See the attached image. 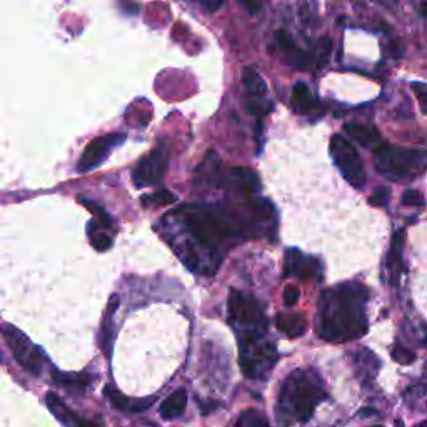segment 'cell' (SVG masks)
I'll return each instance as SVG.
<instances>
[{"mask_svg": "<svg viewBox=\"0 0 427 427\" xmlns=\"http://www.w3.org/2000/svg\"><path fill=\"white\" fill-rule=\"evenodd\" d=\"M200 3L205 7V9L212 10L214 12V10L220 9V5L224 3V0H200Z\"/></svg>", "mask_w": 427, "mask_h": 427, "instance_id": "d6a6232c", "label": "cell"}, {"mask_svg": "<svg viewBox=\"0 0 427 427\" xmlns=\"http://www.w3.org/2000/svg\"><path fill=\"white\" fill-rule=\"evenodd\" d=\"M176 200L177 197L167 189H159L152 194H147V196H143L141 199L143 207H162V205L174 204Z\"/></svg>", "mask_w": 427, "mask_h": 427, "instance_id": "603a6c76", "label": "cell"}, {"mask_svg": "<svg viewBox=\"0 0 427 427\" xmlns=\"http://www.w3.org/2000/svg\"><path fill=\"white\" fill-rule=\"evenodd\" d=\"M126 141L124 134H107L102 137H97L85 147L84 154L80 155L79 164H77V170L79 172H89V170L95 169L102 164L112 152L114 147H117Z\"/></svg>", "mask_w": 427, "mask_h": 427, "instance_id": "ba28073f", "label": "cell"}, {"mask_svg": "<svg viewBox=\"0 0 427 427\" xmlns=\"http://www.w3.org/2000/svg\"><path fill=\"white\" fill-rule=\"evenodd\" d=\"M2 336L5 337L7 345L10 347L12 354L21 366L30 372V374L41 376L42 369H44L45 357L42 354V351L36 347L29 339H27L25 334H22L19 329H15L14 325H2L0 329Z\"/></svg>", "mask_w": 427, "mask_h": 427, "instance_id": "52a82bcc", "label": "cell"}, {"mask_svg": "<svg viewBox=\"0 0 427 427\" xmlns=\"http://www.w3.org/2000/svg\"><path fill=\"white\" fill-rule=\"evenodd\" d=\"M415 427H427V421H426V422H422V424H419V426H415Z\"/></svg>", "mask_w": 427, "mask_h": 427, "instance_id": "d590c367", "label": "cell"}, {"mask_svg": "<svg viewBox=\"0 0 427 427\" xmlns=\"http://www.w3.org/2000/svg\"><path fill=\"white\" fill-rule=\"evenodd\" d=\"M374 165L380 176L389 181H411L427 169V152L384 143L376 150Z\"/></svg>", "mask_w": 427, "mask_h": 427, "instance_id": "3957f363", "label": "cell"}, {"mask_svg": "<svg viewBox=\"0 0 427 427\" xmlns=\"http://www.w3.org/2000/svg\"><path fill=\"white\" fill-rule=\"evenodd\" d=\"M372 414H376V411H374V409H364V411H360V415H372Z\"/></svg>", "mask_w": 427, "mask_h": 427, "instance_id": "e575fe53", "label": "cell"}, {"mask_svg": "<svg viewBox=\"0 0 427 427\" xmlns=\"http://www.w3.org/2000/svg\"><path fill=\"white\" fill-rule=\"evenodd\" d=\"M413 91L415 97H417V102L421 106V111L427 115V84L415 82L413 84Z\"/></svg>", "mask_w": 427, "mask_h": 427, "instance_id": "f1b7e54d", "label": "cell"}, {"mask_svg": "<svg viewBox=\"0 0 427 427\" xmlns=\"http://www.w3.org/2000/svg\"><path fill=\"white\" fill-rule=\"evenodd\" d=\"M366 286L347 282L325 289L319 297L317 334L329 343H347L367 332Z\"/></svg>", "mask_w": 427, "mask_h": 427, "instance_id": "6da1fadb", "label": "cell"}, {"mask_svg": "<svg viewBox=\"0 0 427 427\" xmlns=\"http://www.w3.org/2000/svg\"><path fill=\"white\" fill-rule=\"evenodd\" d=\"M292 100H294V104H296V107L299 108V111L305 112V114L316 108V100H314L312 92H310V89L305 84L294 85Z\"/></svg>", "mask_w": 427, "mask_h": 427, "instance_id": "7402d4cb", "label": "cell"}, {"mask_svg": "<svg viewBox=\"0 0 427 427\" xmlns=\"http://www.w3.org/2000/svg\"><path fill=\"white\" fill-rule=\"evenodd\" d=\"M275 325L287 337L296 339V337H301L305 332V329H308V319H305V316L302 312L277 314Z\"/></svg>", "mask_w": 427, "mask_h": 427, "instance_id": "5bb4252c", "label": "cell"}, {"mask_svg": "<svg viewBox=\"0 0 427 427\" xmlns=\"http://www.w3.org/2000/svg\"><path fill=\"white\" fill-rule=\"evenodd\" d=\"M242 82L246 87L247 94H249L251 100H257L262 102L267 97V84L262 79L261 73L255 71L254 67H246L242 71Z\"/></svg>", "mask_w": 427, "mask_h": 427, "instance_id": "e0dca14e", "label": "cell"}, {"mask_svg": "<svg viewBox=\"0 0 427 427\" xmlns=\"http://www.w3.org/2000/svg\"><path fill=\"white\" fill-rule=\"evenodd\" d=\"M389 197H391V190L387 187H379L374 190V194H372L371 197V204L378 205V207H386L387 202H389Z\"/></svg>", "mask_w": 427, "mask_h": 427, "instance_id": "83f0119b", "label": "cell"}, {"mask_svg": "<svg viewBox=\"0 0 427 427\" xmlns=\"http://www.w3.org/2000/svg\"><path fill=\"white\" fill-rule=\"evenodd\" d=\"M325 399L322 379L312 369H297L282 384L277 401V417L282 424L308 422Z\"/></svg>", "mask_w": 427, "mask_h": 427, "instance_id": "7a4b0ae2", "label": "cell"}, {"mask_svg": "<svg viewBox=\"0 0 427 427\" xmlns=\"http://www.w3.org/2000/svg\"><path fill=\"white\" fill-rule=\"evenodd\" d=\"M331 155L337 169L352 187L362 189L366 184V170L356 147L345 141L343 135H334L331 141Z\"/></svg>", "mask_w": 427, "mask_h": 427, "instance_id": "8992f818", "label": "cell"}, {"mask_svg": "<svg viewBox=\"0 0 427 427\" xmlns=\"http://www.w3.org/2000/svg\"><path fill=\"white\" fill-rule=\"evenodd\" d=\"M87 235L89 240H91V246L99 252L108 251L112 247V242H114L111 235L104 231V227L99 226L95 220H91V222L87 224Z\"/></svg>", "mask_w": 427, "mask_h": 427, "instance_id": "44dd1931", "label": "cell"}, {"mask_svg": "<svg viewBox=\"0 0 427 427\" xmlns=\"http://www.w3.org/2000/svg\"><path fill=\"white\" fill-rule=\"evenodd\" d=\"M45 402H47L50 413L56 415L59 421L64 422L67 427H104L102 419H100V421H89V419L80 417L79 414H76L73 411L69 409V407L65 406V402L62 401L56 392H47Z\"/></svg>", "mask_w": 427, "mask_h": 427, "instance_id": "7c38bea8", "label": "cell"}, {"mask_svg": "<svg viewBox=\"0 0 427 427\" xmlns=\"http://www.w3.org/2000/svg\"><path fill=\"white\" fill-rule=\"evenodd\" d=\"M402 244H404V231H395L392 235L391 242V251L387 254V267L392 273V282H395L399 273H401L402 267Z\"/></svg>", "mask_w": 427, "mask_h": 427, "instance_id": "d6986e66", "label": "cell"}, {"mask_svg": "<svg viewBox=\"0 0 427 427\" xmlns=\"http://www.w3.org/2000/svg\"><path fill=\"white\" fill-rule=\"evenodd\" d=\"M229 321L238 334L267 331V319L257 301L249 294L232 289L229 292Z\"/></svg>", "mask_w": 427, "mask_h": 427, "instance_id": "5b68a950", "label": "cell"}, {"mask_svg": "<svg viewBox=\"0 0 427 427\" xmlns=\"http://www.w3.org/2000/svg\"><path fill=\"white\" fill-rule=\"evenodd\" d=\"M185 407H187V392L185 389H177L161 404L159 413L165 421H174L185 413Z\"/></svg>", "mask_w": 427, "mask_h": 427, "instance_id": "2e32d148", "label": "cell"}, {"mask_svg": "<svg viewBox=\"0 0 427 427\" xmlns=\"http://www.w3.org/2000/svg\"><path fill=\"white\" fill-rule=\"evenodd\" d=\"M167 169V155L162 149H155L141 159L132 172V181L137 187H147L162 181Z\"/></svg>", "mask_w": 427, "mask_h": 427, "instance_id": "9c48e42d", "label": "cell"}, {"mask_svg": "<svg viewBox=\"0 0 427 427\" xmlns=\"http://www.w3.org/2000/svg\"><path fill=\"white\" fill-rule=\"evenodd\" d=\"M402 204L411 205V207H417V205L424 204V199H422L421 192H417V190H407L402 197Z\"/></svg>", "mask_w": 427, "mask_h": 427, "instance_id": "4dcf8cb0", "label": "cell"}, {"mask_svg": "<svg viewBox=\"0 0 427 427\" xmlns=\"http://www.w3.org/2000/svg\"><path fill=\"white\" fill-rule=\"evenodd\" d=\"M284 273L286 275H294L302 281H310L321 275V262L314 257H308L301 251L290 249L286 252Z\"/></svg>", "mask_w": 427, "mask_h": 427, "instance_id": "8fae6325", "label": "cell"}, {"mask_svg": "<svg viewBox=\"0 0 427 427\" xmlns=\"http://www.w3.org/2000/svg\"><path fill=\"white\" fill-rule=\"evenodd\" d=\"M235 427H270V426H269V422L266 421V417L259 413V411L251 409L240 414Z\"/></svg>", "mask_w": 427, "mask_h": 427, "instance_id": "484cf974", "label": "cell"}, {"mask_svg": "<svg viewBox=\"0 0 427 427\" xmlns=\"http://www.w3.org/2000/svg\"><path fill=\"white\" fill-rule=\"evenodd\" d=\"M284 304L287 305V308H292V305H296L299 302V299H301V290H299V287L296 286H287L284 289Z\"/></svg>", "mask_w": 427, "mask_h": 427, "instance_id": "f546056e", "label": "cell"}, {"mask_svg": "<svg viewBox=\"0 0 427 427\" xmlns=\"http://www.w3.org/2000/svg\"><path fill=\"white\" fill-rule=\"evenodd\" d=\"M219 407V402L216 401H204L200 402V413L202 414H211L212 411H216Z\"/></svg>", "mask_w": 427, "mask_h": 427, "instance_id": "1f68e13d", "label": "cell"}, {"mask_svg": "<svg viewBox=\"0 0 427 427\" xmlns=\"http://www.w3.org/2000/svg\"><path fill=\"white\" fill-rule=\"evenodd\" d=\"M119 308V297L112 296L108 302L106 316H104L102 327H100V347H102L106 357H111L112 352V339H114V314Z\"/></svg>", "mask_w": 427, "mask_h": 427, "instance_id": "9a60e30c", "label": "cell"}, {"mask_svg": "<svg viewBox=\"0 0 427 427\" xmlns=\"http://www.w3.org/2000/svg\"><path fill=\"white\" fill-rule=\"evenodd\" d=\"M106 395L115 409L122 411V413H130V414L143 413V411L149 409V407L155 402V397H152V395H150V397H143V399H129L124 394H120L119 391L111 389V387H106Z\"/></svg>", "mask_w": 427, "mask_h": 427, "instance_id": "4fadbf2b", "label": "cell"}, {"mask_svg": "<svg viewBox=\"0 0 427 427\" xmlns=\"http://www.w3.org/2000/svg\"><path fill=\"white\" fill-rule=\"evenodd\" d=\"M217 187L231 189L242 194H257L261 190V181L254 170L247 167H234L229 172H222Z\"/></svg>", "mask_w": 427, "mask_h": 427, "instance_id": "30bf717a", "label": "cell"}, {"mask_svg": "<svg viewBox=\"0 0 427 427\" xmlns=\"http://www.w3.org/2000/svg\"><path fill=\"white\" fill-rule=\"evenodd\" d=\"M344 130L347 132L349 137L354 139L357 143H360V146L364 147L374 146V143L379 141L378 130L372 129V127L359 126V124H347V126L344 127Z\"/></svg>", "mask_w": 427, "mask_h": 427, "instance_id": "ffe728a7", "label": "cell"}, {"mask_svg": "<svg viewBox=\"0 0 427 427\" xmlns=\"http://www.w3.org/2000/svg\"><path fill=\"white\" fill-rule=\"evenodd\" d=\"M52 379L57 386H62L67 391H85L92 384V378L89 374H77V372H52Z\"/></svg>", "mask_w": 427, "mask_h": 427, "instance_id": "ac0fdd59", "label": "cell"}, {"mask_svg": "<svg viewBox=\"0 0 427 427\" xmlns=\"http://www.w3.org/2000/svg\"><path fill=\"white\" fill-rule=\"evenodd\" d=\"M312 65L316 69H324L327 65L329 59H331L332 54V42L329 37H324L319 44L316 45V49L312 50Z\"/></svg>", "mask_w": 427, "mask_h": 427, "instance_id": "cb8c5ba5", "label": "cell"}, {"mask_svg": "<svg viewBox=\"0 0 427 427\" xmlns=\"http://www.w3.org/2000/svg\"><path fill=\"white\" fill-rule=\"evenodd\" d=\"M239 351L240 369L251 379H264L277 362V349L267 331L239 334Z\"/></svg>", "mask_w": 427, "mask_h": 427, "instance_id": "277c9868", "label": "cell"}, {"mask_svg": "<svg viewBox=\"0 0 427 427\" xmlns=\"http://www.w3.org/2000/svg\"><path fill=\"white\" fill-rule=\"evenodd\" d=\"M391 354H392V359H394L395 362L401 364V366H409V364H413L415 360L414 352H411L409 349L402 347V345H394V347L391 349Z\"/></svg>", "mask_w": 427, "mask_h": 427, "instance_id": "4316f807", "label": "cell"}, {"mask_svg": "<svg viewBox=\"0 0 427 427\" xmlns=\"http://www.w3.org/2000/svg\"><path fill=\"white\" fill-rule=\"evenodd\" d=\"M80 204H84L85 207L91 211L92 216H94V220L99 226H102L104 229H111L112 226H114V222H112V217L108 216L106 209L102 207V205L95 204L94 200L91 199H80Z\"/></svg>", "mask_w": 427, "mask_h": 427, "instance_id": "d4e9b609", "label": "cell"}, {"mask_svg": "<svg viewBox=\"0 0 427 427\" xmlns=\"http://www.w3.org/2000/svg\"><path fill=\"white\" fill-rule=\"evenodd\" d=\"M421 14H422V17H424L426 21H427V0H422V3H421Z\"/></svg>", "mask_w": 427, "mask_h": 427, "instance_id": "836d02e7", "label": "cell"}]
</instances>
